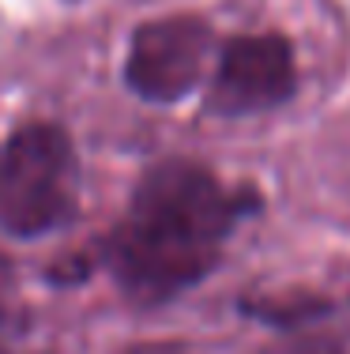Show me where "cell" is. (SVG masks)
<instances>
[{"label":"cell","instance_id":"3","mask_svg":"<svg viewBox=\"0 0 350 354\" xmlns=\"http://www.w3.org/2000/svg\"><path fill=\"white\" fill-rule=\"evenodd\" d=\"M215 49L211 23L200 15L155 19L132 35L124 57V83L144 102L170 106L200 87Z\"/></svg>","mask_w":350,"mask_h":354},{"label":"cell","instance_id":"1","mask_svg":"<svg viewBox=\"0 0 350 354\" xmlns=\"http://www.w3.org/2000/svg\"><path fill=\"white\" fill-rule=\"evenodd\" d=\"M256 207V192L226 189L207 166L158 162L106 238V268L139 306L170 301L215 272L233 226Z\"/></svg>","mask_w":350,"mask_h":354},{"label":"cell","instance_id":"6","mask_svg":"<svg viewBox=\"0 0 350 354\" xmlns=\"http://www.w3.org/2000/svg\"><path fill=\"white\" fill-rule=\"evenodd\" d=\"M121 354H181V351L173 343H136V347H128Z\"/></svg>","mask_w":350,"mask_h":354},{"label":"cell","instance_id":"5","mask_svg":"<svg viewBox=\"0 0 350 354\" xmlns=\"http://www.w3.org/2000/svg\"><path fill=\"white\" fill-rule=\"evenodd\" d=\"M0 354H35L27 343V328H23L19 313L8 309L4 298H0Z\"/></svg>","mask_w":350,"mask_h":354},{"label":"cell","instance_id":"2","mask_svg":"<svg viewBox=\"0 0 350 354\" xmlns=\"http://www.w3.org/2000/svg\"><path fill=\"white\" fill-rule=\"evenodd\" d=\"M79 212V162L68 132L23 124L0 140V230L41 238L68 226Z\"/></svg>","mask_w":350,"mask_h":354},{"label":"cell","instance_id":"4","mask_svg":"<svg viewBox=\"0 0 350 354\" xmlns=\"http://www.w3.org/2000/svg\"><path fill=\"white\" fill-rule=\"evenodd\" d=\"M294 49L279 35H241L222 46L207 87V113L249 117L268 113L294 95Z\"/></svg>","mask_w":350,"mask_h":354}]
</instances>
